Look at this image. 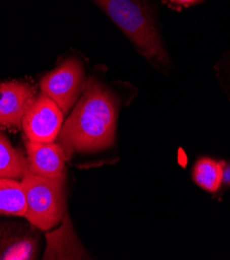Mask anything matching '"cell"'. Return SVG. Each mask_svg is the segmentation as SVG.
Here are the masks:
<instances>
[{
  "label": "cell",
  "mask_w": 230,
  "mask_h": 260,
  "mask_svg": "<svg viewBox=\"0 0 230 260\" xmlns=\"http://www.w3.org/2000/svg\"><path fill=\"white\" fill-rule=\"evenodd\" d=\"M26 210V196L21 181L0 177V215L24 216Z\"/></svg>",
  "instance_id": "obj_10"
},
{
  "label": "cell",
  "mask_w": 230,
  "mask_h": 260,
  "mask_svg": "<svg viewBox=\"0 0 230 260\" xmlns=\"http://www.w3.org/2000/svg\"><path fill=\"white\" fill-rule=\"evenodd\" d=\"M87 80L83 61L71 56L47 74L40 87L44 95L52 100L63 114H68L84 91Z\"/></svg>",
  "instance_id": "obj_4"
},
{
  "label": "cell",
  "mask_w": 230,
  "mask_h": 260,
  "mask_svg": "<svg viewBox=\"0 0 230 260\" xmlns=\"http://www.w3.org/2000/svg\"><path fill=\"white\" fill-rule=\"evenodd\" d=\"M36 228L25 223L0 224V260L36 259L41 247Z\"/></svg>",
  "instance_id": "obj_6"
},
{
  "label": "cell",
  "mask_w": 230,
  "mask_h": 260,
  "mask_svg": "<svg viewBox=\"0 0 230 260\" xmlns=\"http://www.w3.org/2000/svg\"><path fill=\"white\" fill-rule=\"evenodd\" d=\"M134 93L132 87L108 83L96 69L57 136L65 157L94 154L112 147L119 110Z\"/></svg>",
  "instance_id": "obj_1"
},
{
  "label": "cell",
  "mask_w": 230,
  "mask_h": 260,
  "mask_svg": "<svg viewBox=\"0 0 230 260\" xmlns=\"http://www.w3.org/2000/svg\"><path fill=\"white\" fill-rule=\"evenodd\" d=\"M215 70L223 91L230 99V50L222 55L216 63Z\"/></svg>",
  "instance_id": "obj_13"
},
{
  "label": "cell",
  "mask_w": 230,
  "mask_h": 260,
  "mask_svg": "<svg viewBox=\"0 0 230 260\" xmlns=\"http://www.w3.org/2000/svg\"><path fill=\"white\" fill-rule=\"evenodd\" d=\"M27 170V160L0 133V177L22 179Z\"/></svg>",
  "instance_id": "obj_12"
},
{
  "label": "cell",
  "mask_w": 230,
  "mask_h": 260,
  "mask_svg": "<svg viewBox=\"0 0 230 260\" xmlns=\"http://www.w3.org/2000/svg\"><path fill=\"white\" fill-rule=\"evenodd\" d=\"M166 4H168L171 8L174 9H185V8H190L193 6H196L200 3H202L203 0H164Z\"/></svg>",
  "instance_id": "obj_14"
},
{
  "label": "cell",
  "mask_w": 230,
  "mask_h": 260,
  "mask_svg": "<svg viewBox=\"0 0 230 260\" xmlns=\"http://www.w3.org/2000/svg\"><path fill=\"white\" fill-rule=\"evenodd\" d=\"M230 187V163H225L223 166V177H222V187Z\"/></svg>",
  "instance_id": "obj_15"
},
{
  "label": "cell",
  "mask_w": 230,
  "mask_h": 260,
  "mask_svg": "<svg viewBox=\"0 0 230 260\" xmlns=\"http://www.w3.org/2000/svg\"><path fill=\"white\" fill-rule=\"evenodd\" d=\"M223 166V161L207 157L198 159L192 169L194 183L204 191L217 193L222 187Z\"/></svg>",
  "instance_id": "obj_11"
},
{
  "label": "cell",
  "mask_w": 230,
  "mask_h": 260,
  "mask_svg": "<svg viewBox=\"0 0 230 260\" xmlns=\"http://www.w3.org/2000/svg\"><path fill=\"white\" fill-rule=\"evenodd\" d=\"M159 72L168 74L171 59L161 37L157 13L149 0H91Z\"/></svg>",
  "instance_id": "obj_2"
},
{
  "label": "cell",
  "mask_w": 230,
  "mask_h": 260,
  "mask_svg": "<svg viewBox=\"0 0 230 260\" xmlns=\"http://www.w3.org/2000/svg\"><path fill=\"white\" fill-rule=\"evenodd\" d=\"M37 98L35 86L24 81L0 82V127L19 128Z\"/></svg>",
  "instance_id": "obj_7"
},
{
  "label": "cell",
  "mask_w": 230,
  "mask_h": 260,
  "mask_svg": "<svg viewBox=\"0 0 230 260\" xmlns=\"http://www.w3.org/2000/svg\"><path fill=\"white\" fill-rule=\"evenodd\" d=\"M27 170L35 175L65 179V153L58 143L27 141Z\"/></svg>",
  "instance_id": "obj_8"
},
{
  "label": "cell",
  "mask_w": 230,
  "mask_h": 260,
  "mask_svg": "<svg viewBox=\"0 0 230 260\" xmlns=\"http://www.w3.org/2000/svg\"><path fill=\"white\" fill-rule=\"evenodd\" d=\"M48 248L45 259H83L88 255L77 240L68 218L62 219L59 230L47 235Z\"/></svg>",
  "instance_id": "obj_9"
},
{
  "label": "cell",
  "mask_w": 230,
  "mask_h": 260,
  "mask_svg": "<svg viewBox=\"0 0 230 260\" xmlns=\"http://www.w3.org/2000/svg\"><path fill=\"white\" fill-rule=\"evenodd\" d=\"M63 115L52 100L41 93L23 117V131L29 141L53 142L62 127Z\"/></svg>",
  "instance_id": "obj_5"
},
{
  "label": "cell",
  "mask_w": 230,
  "mask_h": 260,
  "mask_svg": "<svg viewBox=\"0 0 230 260\" xmlns=\"http://www.w3.org/2000/svg\"><path fill=\"white\" fill-rule=\"evenodd\" d=\"M21 183L26 196L27 210L24 217L41 230L57 225L65 214V179H52L35 175L28 170Z\"/></svg>",
  "instance_id": "obj_3"
}]
</instances>
